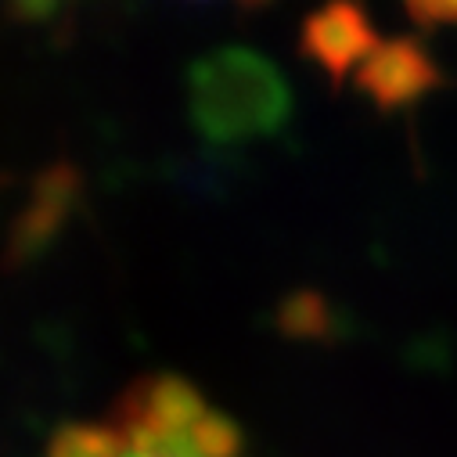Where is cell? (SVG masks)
Instances as JSON below:
<instances>
[{
    "label": "cell",
    "mask_w": 457,
    "mask_h": 457,
    "mask_svg": "<svg viewBox=\"0 0 457 457\" xmlns=\"http://www.w3.org/2000/svg\"><path fill=\"white\" fill-rule=\"evenodd\" d=\"M418 26H457V0H403Z\"/></svg>",
    "instance_id": "5b68a950"
},
{
    "label": "cell",
    "mask_w": 457,
    "mask_h": 457,
    "mask_svg": "<svg viewBox=\"0 0 457 457\" xmlns=\"http://www.w3.org/2000/svg\"><path fill=\"white\" fill-rule=\"evenodd\" d=\"M288 94L278 72L249 54L205 69V120L223 134H260L285 120Z\"/></svg>",
    "instance_id": "7a4b0ae2"
},
{
    "label": "cell",
    "mask_w": 457,
    "mask_h": 457,
    "mask_svg": "<svg viewBox=\"0 0 457 457\" xmlns=\"http://www.w3.org/2000/svg\"><path fill=\"white\" fill-rule=\"evenodd\" d=\"M44 457H253L242 428L191 382L152 375L104 414L65 425Z\"/></svg>",
    "instance_id": "6da1fadb"
},
{
    "label": "cell",
    "mask_w": 457,
    "mask_h": 457,
    "mask_svg": "<svg viewBox=\"0 0 457 457\" xmlns=\"http://www.w3.org/2000/svg\"><path fill=\"white\" fill-rule=\"evenodd\" d=\"M439 83H443V72H439L436 58L411 37L378 44V51L357 72V87L382 112L411 108L425 94H432Z\"/></svg>",
    "instance_id": "3957f363"
},
{
    "label": "cell",
    "mask_w": 457,
    "mask_h": 457,
    "mask_svg": "<svg viewBox=\"0 0 457 457\" xmlns=\"http://www.w3.org/2000/svg\"><path fill=\"white\" fill-rule=\"evenodd\" d=\"M303 51L342 83L353 65H364L378 51V33L361 8V0H331L328 8L313 12L303 26Z\"/></svg>",
    "instance_id": "277c9868"
}]
</instances>
